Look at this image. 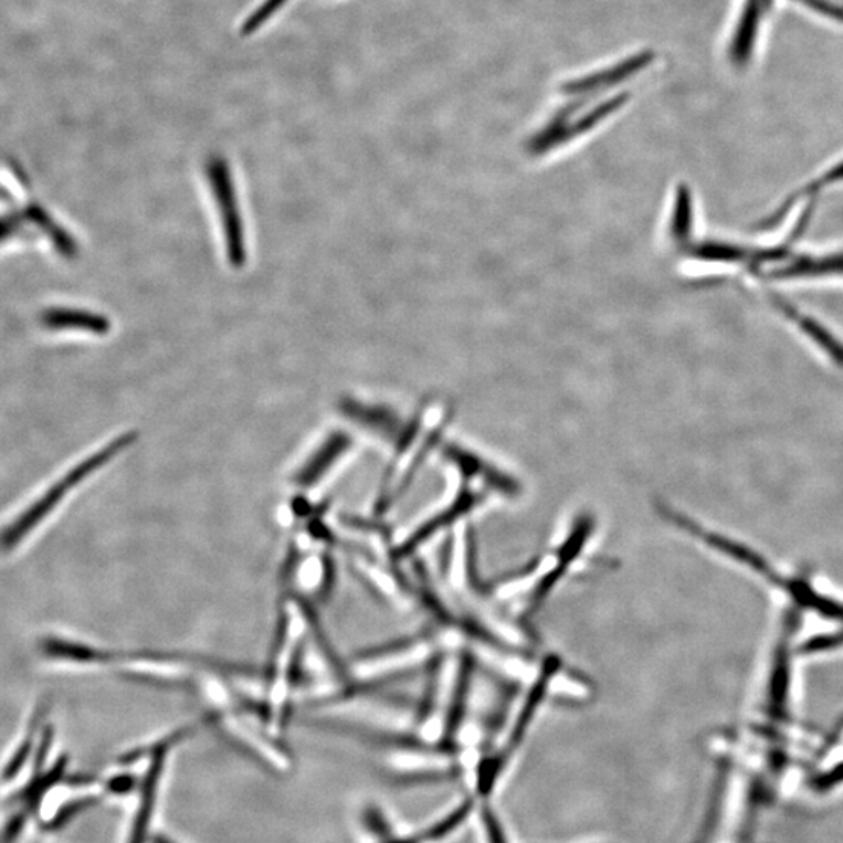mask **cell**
I'll return each mask as SVG.
<instances>
[{
  "instance_id": "cell-3",
  "label": "cell",
  "mask_w": 843,
  "mask_h": 843,
  "mask_svg": "<svg viewBox=\"0 0 843 843\" xmlns=\"http://www.w3.org/2000/svg\"><path fill=\"white\" fill-rule=\"evenodd\" d=\"M45 234L51 243L56 245L64 256H74L77 253V244L74 238L55 222L48 211L40 207H25L24 210L0 215V247L13 240Z\"/></svg>"
},
{
  "instance_id": "cell-11",
  "label": "cell",
  "mask_w": 843,
  "mask_h": 843,
  "mask_svg": "<svg viewBox=\"0 0 843 843\" xmlns=\"http://www.w3.org/2000/svg\"><path fill=\"white\" fill-rule=\"evenodd\" d=\"M695 259L714 261V263H740L747 259V251L739 245L708 241V243H703L695 249Z\"/></svg>"
},
{
  "instance_id": "cell-4",
  "label": "cell",
  "mask_w": 843,
  "mask_h": 843,
  "mask_svg": "<svg viewBox=\"0 0 843 843\" xmlns=\"http://www.w3.org/2000/svg\"><path fill=\"white\" fill-rule=\"evenodd\" d=\"M189 729H181L168 739L161 740L150 750V766L144 777L141 789V803H139L138 814H136L134 830H131L130 842H146L147 831H149L150 819L155 807V797H157L158 781H160L165 759L171 750L172 745L187 737Z\"/></svg>"
},
{
  "instance_id": "cell-13",
  "label": "cell",
  "mask_w": 843,
  "mask_h": 843,
  "mask_svg": "<svg viewBox=\"0 0 843 843\" xmlns=\"http://www.w3.org/2000/svg\"><path fill=\"white\" fill-rule=\"evenodd\" d=\"M366 825H368L369 830L373 831V833L381 835V837H387L389 833L388 823L384 822L383 815H381L377 809H369V811L366 812Z\"/></svg>"
},
{
  "instance_id": "cell-10",
  "label": "cell",
  "mask_w": 843,
  "mask_h": 843,
  "mask_svg": "<svg viewBox=\"0 0 843 843\" xmlns=\"http://www.w3.org/2000/svg\"><path fill=\"white\" fill-rule=\"evenodd\" d=\"M790 319L795 320V323L799 324L800 330L807 333L809 338H811L816 346L822 347V350L825 351L828 357L833 359L835 365L843 368V346L833 335H830V333H828L822 325L816 324L815 320L809 319L807 316L797 315V312L793 313V316L790 317Z\"/></svg>"
},
{
  "instance_id": "cell-1",
  "label": "cell",
  "mask_w": 843,
  "mask_h": 843,
  "mask_svg": "<svg viewBox=\"0 0 843 843\" xmlns=\"http://www.w3.org/2000/svg\"><path fill=\"white\" fill-rule=\"evenodd\" d=\"M136 440H138V434H136L135 431H128V433L120 434L115 441H112L108 445L102 447L99 452L86 457L81 464H77V466L72 468L71 472H67L56 485L52 486L40 500L33 503L28 512L22 514L18 520H14L13 524H11L10 528H7L6 531L0 535V547H2L3 550H9V548L17 546L19 540L24 539V536L28 535L30 529L36 527L38 521L43 520L44 517L48 516L60 502H62L64 495L74 489L75 486L81 485L82 482H85L91 474H94V472L104 467L109 460H113V457L123 453L124 450L130 447Z\"/></svg>"
},
{
  "instance_id": "cell-9",
  "label": "cell",
  "mask_w": 843,
  "mask_h": 843,
  "mask_svg": "<svg viewBox=\"0 0 843 843\" xmlns=\"http://www.w3.org/2000/svg\"><path fill=\"white\" fill-rule=\"evenodd\" d=\"M41 649L45 655L59 657V660L75 661L82 664H108L117 660L112 653L102 652L93 646L77 644V642L63 641V639H45Z\"/></svg>"
},
{
  "instance_id": "cell-2",
  "label": "cell",
  "mask_w": 843,
  "mask_h": 843,
  "mask_svg": "<svg viewBox=\"0 0 843 843\" xmlns=\"http://www.w3.org/2000/svg\"><path fill=\"white\" fill-rule=\"evenodd\" d=\"M206 172L210 181L211 194L221 215L226 260L233 270H241L247 261V244H245L244 222L241 218L232 172L222 157L210 158Z\"/></svg>"
},
{
  "instance_id": "cell-8",
  "label": "cell",
  "mask_w": 843,
  "mask_h": 843,
  "mask_svg": "<svg viewBox=\"0 0 843 843\" xmlns=\"http://www.w3.org/2000/svg\"><path fill=\"white\" fill-rule=\"evenodd\" d=\"M834 274H843V253L820 256V259L803 256V259L795 260L793 263L788 264V266L781 267V270L773 271L770 278L797 280L823 277V275Z\"/></svg>"
},
{
  "instance_id": "cell-12",
  "label": "cell",
  "mask_w": 843,
  "mask_h": 843,
  "mask_svg": "<svg viewBox=\"0 0 843 843\" xmlns=\"http://www.w3.org/2000/svg\"><path fill=\"white\" fill-rule=\"evenodd\" d=\"M839 181H843V161H839L837 165L833 166V168H830L826 172H823V176L820 177V179L812 181V183H809L807 188L801 189L800 192H797V194L793 196V198L790 199L784 207L780 208V210H778L777 213L772 215V218L767 219L766 222H762V229H769V226L777 225L778 221H780L782 211H784L786 208H788L790 203L793 202V200L803 198V196L812 194V192H816L819 189L825 188L826 185L839 183Z\"/></svg>"
},
{
  "instance_id": "cell-15",
  "label": "cell",
  "mask_w": 843,
  "mask_h": 843,
  "mask_svg": "<svg viewBox=\"0 0 843 843\" xmlns=\"http://www.w3.org/2000/svg\"><path fill=\"white\" fill-rule=\"evenodd\" d=\"M135 786V778L134 777H117L115 780L112 781V784H109V789L113 790V792L116 793H124L127 792V790H130Z\"/></svg>"
},
{
  "instance_id": "cell-7",
  "label": "cell",
  "mask_w": 843,
  "mask_h": 843,
  "mask_svg": "<svg viewBox=\"0 0 843 843\" xmlns=\"http://www.w3.org/2000/svg\"><path fill=\"white\" fill-rule=\"evenodd\" d=\"M45 328L54 331H85L94 335H107L112 324L105 316L85 309L52 308L41 319Z\"/></svg>"
},
{
  "instance_id": "cell-6",
  "label": "cell",
  "mask_w": 843,
  "mask_h": 843,
  "mask_svg": "<svg viewBox=\"0 0 843 843\" xmlns=\"http://www.w3.org/2000/svg\"><path fill=\"white\" fill-rule=\"evenodd\" d=\"M339 410H341L343 415L357 422L362 429L381 434L387 440H394L392 436L400 430L399 418L383 407H372V404L346 399L339 403Z\"/></svg>"
},
{
  "instance_id": "cell-5",
  "label": "cell",
  "mask_w": 843,
  "mask_h": 843,
  "mask_svg": "<svg viewBox=\"0 0 843 843\" xmlns=\"http://www.w3.org/2000/svg\"><path fill=\"white\" fill-rule=\"evenodd\" d=\"M354 445V440L346 431H333L319 449L308 457V461L298 468L294 483L301 489H315L317 483L323 482L328 472L336 466L339 460Z\"/></svg>"
},
{
  "instance_id": "cell-17",
  "label": "cell",
  "mask_w": 843,
  "mask_h": 843,
  "mask_svg": "<svg viewBox=\"0 0 843 843\" xmlns=\"http://www.w3.org/2000/svg\"><path fill=\"white\" fill-rule=\"evenodd\" d=\"M835 2L841 3V6H843V0H835Z\"/></svg>"
},
{
  "instance_id": "cell-16",
  "label": "cell",
  "mask_w": 843,
  "mask_h": 843,
  "mask_svg": "<svg viewBox=\"0 0 843 843\" xmlns=\"http://www.w3.org/2000/svg\"><path fill=\"white\" fill-rule=\"evenodd\" d=\"M154 843H172L171 841H168V839L162 837V835H158L157 839H155Z\"/></svg>"
},
{
  "instance_id": "cell-14",
  "label": "cell",
  "mask_w": 843,
  "mask_h": 843,
  "mask_svg": "<svg viewBox=\"0 0 843 843\" xmlns=\"http://www.w3.org/2000/svg\"><path fill=\"white\" fill-rule=\"evenodd\" d=\"M486 828H487V835H489L491 843H506L505 837H503L502 828L498 826L497 820H495L494 815H491L489 812L486 814Z\"/></svg>"
}]
</instances>
